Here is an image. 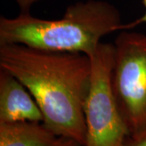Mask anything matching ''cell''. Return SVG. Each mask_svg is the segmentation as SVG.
<instances>
[{
  "label": "cell",
  "mask_w": 146,
  "mask_h": 146,
  "mask_svg": "<svg viewBox=\"0 0 146 146\" xmlns=\"http://www.w3.org/2000/svg\"><path fill=\"white\" fill-rule=\"evenodd\" d=\"M0 68L25 85L43 115V123L58 137L84 146V105L92 61L80 53L44 51L19 44L0 46Z\"/></svg>",
  "instance_id": "obj_1"
},
{
  "label": "cell",
  "mask_w": 146,
  "mask_h": 146,
  "mask_svg": "<svg viewBox=\"0 0 146 146\" xmlns=\"http://www.w3.org/2000/svg\"><path fill=\"white\" fill-rule=\"evenodd\" d=\"M125 29L119 11L104 0L79 1L67 7L62 18L46 20L20 13L0 17V46L19 44L51 52L80 53L92 57L102 39Z\"/></svg>",
  "instance_id": "obj_2"
},
{
  "label": "cell",
  "mask_w": 146,
  "mask_h": 146,
  "mask_svg": "<svg viewBox=\"0 0 146 146\" xmlns=\"http://www.w3.org/2000/svg\"><path fill=\"white\" fill-rule=\"evenodd\" d=\"M111 85L129 136L146 134V35L122 32L114 43Z\"/></svg>",
  "instance_id": "obj_3"
},
{
  "label": "cell",
  "mask_w": 146,
  "mask_h": 146,
  "mask_svg": "<svg viewBox=\"0 0 146 146\" xmlns=\"http://www.w3.org/2000/svg\"><path fill=\"white\" fill-rule=\"evenodd\" d=\"M114 56V44L102 42L90 57L92 77L84 105V146H123L129 136L112 90Z\"/></svg>",
  "instance_id": "obj_4"
},
{
  "label": "cell",
  "mask_w": 146,
  "mask_h": 146,
  "mask_svg": "<svg viewBox=\"0 0 146 146\" xmlns=\"http://www.w3.org/2000/svg\"><path fill=\"white\" fill-rule=\"evenodd\" d=\"M43 122L36 101L20 80L0 68V123Z\"/></svg>",
  "instance_id": "obj_5"
},
{
  "label": "cell",
  "mask_w": 146,
  "mask_h": 146,
  "mask_svg": "<svg viewBox=\"0 0 146 146\" xmlns=\"http://www.w3.org/2000/svg\"><path fill=\"white\" fill-rule=\"evenodd\" d=\"M57 138L42 122L0 123V146H50Z\"/></svg>",
  "instance_id": "obj_6"
},
{
  "label": "cell",
  "mask_w": 146,
  "mask_h": 146,
  "mask_svg": "<svg viewBox=\"0 0 146 146\" xmlns=\"http://www.w3.org/2000/svg\"><path fill=\"white\" fill-rule=\"evenodd\" d=\"M123 146H146V134L139 136H127Z\"/></svg>",
  "instance_id": "obj_7"
},
{
  "label": "cell",
  "mask_w": 146,
  "mask_h": 146,
  "mask_svg": "<svg viewBox=\"0 0 146 146\" xmlns=\"http://www.w3.org/2000/svg\"><path fill=\"white\" fill-rule=\"evenodd\" d=\"M40 0H14L20 8L21 13H29L32 7Z\"/></svg>",
  "instance_id": "obj_8"
},
{
  "label": "cell",
  "mask_w": 146,
  "mask_h": 146,
  "mask_svg": "<svg viewBox=\"0 0 146 146\" xmlns=\"http://www.w3.org/2000/svg\"><path fill=\"white\" fill-rule=\"evenodd\" d=\"M50 146H82L80 145L77 141L73 139L64 137V136H58L56 141Z\"/></svg>",
  "instance_id": "obj_9"
},
{
  "label": "cell",
  "mask_w": 146,
  "mask_h": 146,
  "mask_svg": "<svg viewBox=\"0 0 146 146\" xmlns=\"http://www.w3.org/2000/svg\"><path fill=\"white\" fill-rule=\"evenodd\" d=\"M142 2H143V5L145 7V12H144V14L139 19L132 21V22H131L129 24L125 25V29H132V28L137 26L139 25H141V24H146V0H142Z\"/></svg>",
  "instance_id": "obj_10"
}]
</instances>
